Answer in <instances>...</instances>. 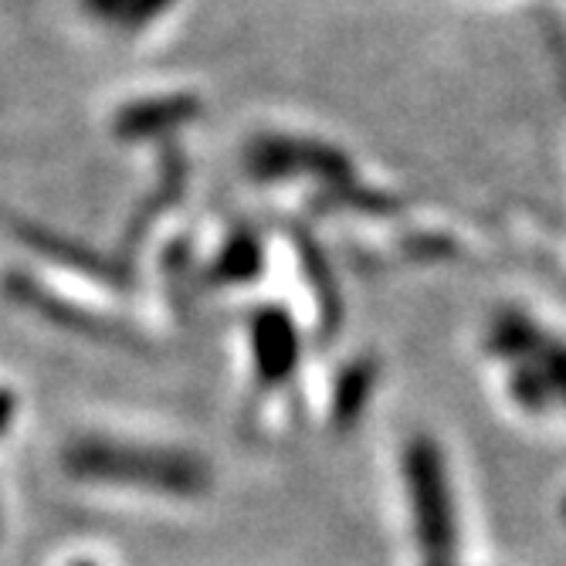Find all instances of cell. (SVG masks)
Listing matches in <instances>:
<instances>
[{
	"label": "cell",
	"mask_w": 566,
	"mask_h": 566,
	"mask_svg": "<svg viewBox=\"0 0 566 566\" xmlns=\"http://www.w3.org/2000/svg\"><path fill=\"white\" fill-rule=\"evenodd\" d=\"M65 469L78 479L149 489L164 495H200L211 485L208 465L187 451L102 441V438L75 441L65 454Z\"/></svg>",
	"instance_id": "1"
},
{
	"label": "cell",
	"mask_w": 566,
	"mask_h": 566,
	"mask_svg": "<svg viewBox=\"0 0 566 566\" xmlns=\"http://www.w3.org/2000/svg\"><path fill=\"white\" fill-rule=\"evenodd\" d=\"M403 479L410 509H415L418 543L441 566L454 549V502L444 454L431 438L421 434L403 448Z\"/></svg>",
	"instance_id": "2"
},
{
	"label": "cell",
	"mask_w": 566,
	"mask_h": 566,
	"mask_svg": "<svg viewBox=\"0 0 566 566\" xmlns=\"http://www.w3.org/2000/svg\"><path fill=\"white\" fill-rule=\"evenodd\" d=\"M251 170L259 177H316L326 187H353V164L343 149L316 143V139H292L269 136L254 143Z\"/></svg>",
	"instance_id": "3"
},
{
	"label": "cell",
	"mask_w": 566,
	"mask_h": 566,
	"mask_svg": "<svg viewBox=\"0 0 566 566\" xmlns=\"http://www.w3.org/2000/svg\"><path fill=\"white\" fill-rule=\"evenodd\" d=\"M251 353L254 370L265 387H282L292 380L298 359H302V339L295 329V319L279 305H262L251 316Z\"/></svg>",
	"instance_id": "4"
},
{
	"label": "cell",
	"mask_w": 566,
	"mask_h": 566,
	"mask_svg": "<svg viewBox=\"0 0 566 566\" xmlns=\"http://www.w3.org/2000/svg\"><path fill=\"white\" fill-rule=\"evenodd\" d=\"M539 336H543L539 323L530 319L523 308H502V313H495L489 323L485 349L499 359H509V364H520V359H526L533 353Z\"/></svg>",
	"instance_id": "5"
},
{
	"label": "cell",
	"mask_w": 566,
	"mask_h": 566,
	"mask_svg": "<svg viewBox=\"0 0 566 566\" xmlns=\"http://www.w3.org/2000/svg\"><path fill=\"white\" fill-rule=\"evenodd\" d=\"M374 384H377V367L370 359H356V364L343 367V374L336 377V387H333V424L339 431H349L359 418H364Z\"/></svg>",
	"instance_id": "6"
},
{
	"label": "cell",
	"mask_w": 566,
	"mask_h": 566,
	"mask_svg": "<svg viewBox=\"0 0 566 566\" xmlns=\"http://www.w3.org/2000/svg\"><path fill=\"white\" fill-rule=\"evenodd\" d=\"M509 394L516 400L523 410L530 415H543L556 403L553 397V387L546 384V377L539 374V367L533 359H523V364H512V374H509Z\"/></svg>",
	"instance_id": "7"
},
{
	"label": "cell",
	"mask_w": 566,
	"mask_h": 566,
	"mask_svg": "<svg viewBox=\"0 0 566 566\" xmlns=\"http://www.w3.org/2000/svg\"><path fill=\"white\" fill-rule=\"evenodd\" d=\"M259 272H262V248L251 234L234 238L224 248V254L218 259V269H214V275L221 282H251V279H259Z\"/></svg>",
	"instance_id": "8"
},
{
	"label": "cell",
	"mask_w": 566,
	"mask_h": 566,
	"mask_svg": "<svg viewBox=\"0 0 566 566\" xmlns=\"http://www.w3.org/2000/svg\"><path fill=\"white\" fill-rule=\"evenodd\" d=\"M526 359H533V364L539 367V374L553 387V397L566 403V343L543 329L539 343L533 346V353ZM520 364H523V359H520Z\"/></svg>",
	"instance_id": "9"
},
{
	"label": "cell",
	"mask_w": 566,
	"mask_h": 566,
	"mask_svg": "<svg viewBox=\"0 0 566 566\" xmlns=\"http://www.w3.org/2000/svg\"><path fill=\"white\" fill-rule=\"evenodd\" d=\"M11 418H14V397L8 390H0V434L11 428Z\"/></svg>",
	"instance_id": "10"
},
{
	"label": "cell",
	"mask_w": 566,
	"mask_h": 566,
	"mask_svg": "<svg viewBox=\"0 0 566 566\" xmlns=\"http://www.w3.org/2000/svg\"><path fill=\"white\" fill-rule=\"evenodd\" d=\"M563 520H566V499H563Z\"/></svg>",
	"instance_id": "11"
},
{
	"label": "cell",
	"mask_w": 566,
	"mask_h": 566,
	"mask_svg": "<svg viewBox=\"0 0 566 566\" xmlns=\"http://www.w3.org/2000/svg\"><path fill=\"white\" fill-rule=\"evenodd\" d=\"M78 566H92V563H78Z\"/></svg>",
	"instance_id": "12"
}]
</instances>
